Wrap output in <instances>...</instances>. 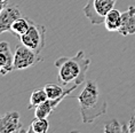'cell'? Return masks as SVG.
Segmentation results:
<instances>
[{
	"label": "cell",
	"mask_w": 135,
	"mask_h": 133,
	"mask_svg": "<svg viewBox=\"0 0 135 133\" xmlns=\"http://www.w3.org/2000/svg\"><path fill=\"white\" fill-rule=\"evenodd\" d=\"M6 2H7V0H0V12L4 9V7L6 6Z\"/></svg>",
	"instance_id": "e0dca14e"
},
{
	"label": "cell",
	"mask_w": 135,
	"mask_h": 133,
	"mask_svg": "<svg viewBox=\"0 0 135 133\" xmlns=\"http://www.w3.org/2000/svg\"><path fill=\"white\" fill-rule=\"evenodd\" d=\"M48 130H49V123H48V121H47V118L36 117L31 123H30L28 132L46 133Z\"/></svg>",
	"instance_id": "5bb4252c"
},
{
	"label": "cell",
	"mask_w": 135,
	"mask_h": 133,
	"mask_svg": "<svg viewBox=\"0 0 135 133\" xmlns=\"http://www.w3.org/2000/svg\"><path fill=\"white\" fill-rule=\"evenodd\" d=\"M80 108V116L84 124H92L96 118L107 112L108 103L102 97L96 81L87 80L85 87L77 97Z\"/></svg>",
	"instance_id": "7a4b0ae2"
},
{
	"label": "cell",
	"mask_w": 135,
	"mask_h": 133,
	"mask_svg": "<svg viewBox=\"0 0 135 133\" xmlns=\"http://www.w3.org/2000/svg\"><path fill=\"white\" fill-rule=\"evenodd\" d=\"M14 132H28V130L23 129L21 116L17 111H8L0 117V133Z\"/></svg>",
	"instance_id": "52a82bcc"
},
{
	"label": "cell",
	"mask_w": 135,
	"mask_h": 133,
	"mask_svg": "<svg viewBox=\"0 0 135 133\" xmlns=\"http://www.w3.org/2000/svg\"><path fill=\"white\" fill-rule=\"evenodd\" d=\"M13 62H14V54L11 49V46L7 42L2 40L0 42V74L2 76L14 70Z\"/></svg>",
	"instance_id": "ba28073f"
},
{
	"label": "cell",
	"mask_w": 135,
	"mask_h": 133,
	"mask_svg": "<svg viewBox=\"0 0 135 133\" xmlns=\"http://www.w3.org/2000/svg\"><path fill=\"white\" fill-rule=\"evenodd\" d=\"M120 24H121V13L118 9H114V8L111 9L105 16V20H104L105 29L111 32H114V31L118 32Z\"/></svg>",
	"instance_id": "8fae6325"
},
{
	"label": "cell",
	"mask_w": 135,
	"mask_h": 133,
	"mask_svg": "<svg viewBox=\"0 0 135 133\" xmlns=\"http://www.w3.org/2000/svg\"><path fill=\"white\" fill-rule=\"evenodd\" d=\"M44 90L46 91V94L48 99H59L61 97H68L69 94H71L75 90H65L61 84H46Z\"/></svg>",
	"instance_id": "7c38bea8"
},
{
	"label": "cell",
	"mask_w": 135,
	"mask_h": 133,
	"mask_svg": "<svg viewBox=\"0 0 135 133\" xmlns=\"http://www.w3.org/2000/svg\"><path fill=\"white\" fill-rule=\"evenodd\" d=\"M59 84L65 90H76L86 79L90 60L84 51H79L73 56H61L55 61Z\"/></svg>",
	"instance_id": "6da1fadb"
},
{
	"label": "cell",
	"mask_w": 135,
	"mask_h": 133,
	"mask_svg": "<svg viewBox=\"0 0 135 133\" xmlns=\"http://www.w3.org/2000/svg\"><path fill=\"white\" fill-rule=\"evenodd\" d=\"M104 132H108V133L129 132V127H128V124L119 123L117 119H112V121L108 122L105 124V126H104Z\"/></svg>",
	"instance_id": "2e32d148"
},
{
	"label": "cell",
	"mask_w": 135,
	"mask_h": 133,
	"mask_svg": "<svg viewBox=\"0 0 135 133\" xmlns=\"http://www.w3.org/2000/svg\"><path fill=\"white\" fill-rule=\"evenodd\" d=\"M117 0H88L83 8L84 14L94 25L104 23L105 16L114 8Z\"/></svg>",
	"instance_id": "3957f363"
},
{
	"label": "cell",
	"mask_w": 135,
	"mask_h": 133,
	"mask_svg": "<svg viewBox=\"0 0 135 133\" xmlns=\"http://www.w3.org/2000/svg\"><path fill=\"white\" fill-rule=\"evenodd\" d=\"M31 21L28 17H18L17 20H15L14 23L12 24V29H11V33H13L14 36L21 37L22 35L28 31L30 29V25H31Z\"/></svg>",
	"instance_id": "4fadbf2b"
},
{
	"label": "cell",
	"mask_w": 135,
	"mask_h": 133,
	"mask_svg": "<svg viewBox=\"0 0 135 133\" xmlns=\"http://www.w3.org/2000/svg\"><path fill=\"white\" fill-rule=\"evenodd\" d=\"M118 32L121 36H129L135 33V7L131 6L127 11L121 13V24Z\"/></svg>",
	"instance_id": "9c48e42d"
},
{
	"label": "cell",
	"mask_w": 135,
	"mask_h": 133,
	"mask_svg": "<svg viewBox=\"0 0 135 133\" xmlns=\"http://www.w3.org/2000/svg\"><path fill=\"white\" fill-rule=\"evenodd\" d=\"M21 16L22 13L17 5L6 2L4 9L0 12V35L4 32H11L12 24Z\"/></svg>",
	"instance_id": "8992f818"
},
{
	"label": "cell",
	"mask_w": 135,
	"mask_h": 133,
	"mask_svg": "<svg viewBox=\"0 0 135 133\" xmlns=\"http://www.w3.org/2000/svg\"><path fill=\"white\" fill-rule=\"evenodd\" d=\"M48 97H47L46 94V91L44 90H36L33 91L31 95H30V100H29V107L28 109H33V108H37L38 106H40L41 103H44Z\"/></svg>",
	"instance_id": "9a60e30c"
},
{
	"label": "cell",
	"mask_w": 135,
	"mask_h": 133,
	"mask_svg": "<svg viewBox=\"0 0 135 133\" xmlns=\"http://www.w3.org/2000/svg\"><path fill=\"white\" fill-rule=\"evenodd\" d=\"M20 40L23 45L40 54L46 46V28L37 24L35 21H31L30 29L20 37Z\"/></svg>",
	"instance_id": "277c9868"
},
{
	"label": "cell",
	"mask_w": 135,
	"mask_h": 133,
	"mask_svg": "<svg viewBox=\"0 0 135 133\" xmlns=\"http://www.w3.org/2000/svg\"><path fill=\"white\" fill-rule=\"evenodd\" d=\"M42 60L44 59L40 54L36 53L35 51L21 44V45L16 46L14 51L13 67H14V70H25L30 67L36 66L37 63L41 62Z\"/></svg>",
	"instance_id": "5b68a950"
},
{
	"label": "cell",
	"mask_w": 135,
	"mask_h": 133,
	"mask_svg": "<svg viewBox=\"0 0 135 133\" xmlns=\"http://www.w3.org/2000/svg\"><path fill=\"white\" fill-rule=\"evenodd\" d=\"M64 98L65 97H61L59 99H47L44 103L38 106V107L35 109V116L36 117H39V118H47L55 110L57 106L62 102Z\"/></svg>",
	"instance_id": "30bf717a"
}]
</instances>
